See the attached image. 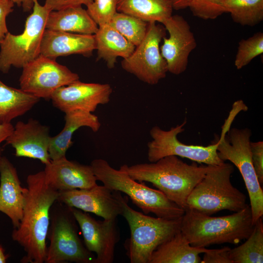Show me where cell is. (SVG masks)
<instances>
[{
	"instance_id": "obj_36",
	"label": "cell",
	"mask_w": 263,
	"mask_h": 263,
	"mask_svg": "<svg viewBox=\"0 0 263 263\" xmlns=\"http://www.w3.org/2000/svg\"><path fill=\"white\" fill-rule=\"evenodd\" d=\"M93 0H45L44 6L50 11L71 6H87Z\"/></svg>"
},
{
	"instance_id": "obj_13",
	"label": "cell",
	"mask_w": 263,
	"mask_h": 263,
	"mask_svg": "<svg viewBox=\"0 0 263 263\" xmlns=\"http://www.w3.org/2000/svg\"><path fill=\"white\" fill-rule=\"evenodd\" d=\"M72 210L85 246L96 254L95 263H113L115 248L120 239L117 218L96 220L80 209L72 207Z\"/></svg>"
},
{
	"instance_id": "obj_6",
	"label": "cell",
	"mask_w": 263,
	"mask_h": 263,
	"mask_svg": "<svg viewBox=\"0 0 263 263\" xmlns=\"http://www.w3.org/2000/svg\"><path fill=\"white\" fill-rule=\"evenodd\" d=\"M122 199L123 216L130 229L124 246L131 263H149L153 252L162 244L180 231L182 218L167 219L153 217L130 207Z\"/></svg>"
},
{
	"instance_id": "obj_8",
	"label": "cell",
	"mask_w": 263,
	"mask_h": 263,
	"mask_svg": "<svg viewBox=\"0 0 263 263\" xmlns=\"http://www.w3.org/2000/svg\"><path fill=\"white\" fill-rule=\"evenodd\" d=\"M56 202L50 209L47 234L50 244L44 262L95 263V256L86 248L79 236L78 224L72 207Z\"/></svg>"
},
{
	"instance_id": "obj_33",
	"label": "cell",
	"mask_w": 263,
	"mask_h": 263,
	"mask_svg": "<svg viewBox=\"0 0 263 263\" xmlns=\"http://www.w3.org/2000/svg\"><path fill=\"white\" fill-rule=\"evenodd\" d=\"M252 162L260 184L263 183V142H250Z\"/></svg>"
},
{
	"instance_id": "obj_26",
	"label": "cell",
	"mask_w": 263,
	"mask_h": 263,
	"mask_svg": "<svg viewBox=\"0 0 263 263\" xmlns=\"http://www.w3.org/2000/svg\"><path fill=\"white\" fill-rule=\"evenodd\" d=\"M169 0H117V11L140 19L147 22L162 23L172 15Z\"/></svg>"
},
{
	"instance_id": "obj_1",
	"label": "cell",
	"mask_w": 263,
	"mask_h": 263,
	"mask_svg": "<svg viewBox=\"0 0 263 263\" xmlns=\"http://www.w3.org/2000/svg\"><path fill=\"white\" fill-rule=\"evenodd\" d=\"M22 219L12 237L26 253L22 263L45 262L46 238L50 223V209L57 200L59 191L46 181L44 171L29 174Z\"/></svg>"
},
{
	"instance_id": "obj_21",
	"label": "cell",
	"mask_w": 263,
	"mask_h": 263,
	"mask_svg": "<svg viewBox=\"0 0 263 263\" xmlns=\"http://www.w3.org/2000/svg\"><path fill=\"white\" fill-rule=\"evenodd\" d=\"M64 113L63 129L57 135L51 137L48 150L51 160L66 156V151L73 143V134L78 129L86 127L96 132L101 127L98 117L92 113L77 110Z\"/></svg>"
},
{
	"instance_id": "obj_16",
	"label": "cell",
	"mask_w": 263,
	"mask_h": 263,
	"mask_svg": "<svg viewBox=\"0 0 263 263\" xmlns=\"http://www.w3.org/2000/svg\"><path fill=\"white\" fill-rule=\"evenodd\" d=\"M112 92L109 84L85 83L78 80L56 90L51 100L55 107L64 113L77 110L92 113L98 105L109 102Z\"/></svg>"
},
{
	"instance_id": "obj_22",
	"label": "cell",
	"mask_w": 263,
	"mask_h": 263,
	"mask_svg": "<svg viewBox=\"0 0 263 263\" xmlns=\"http://www.w3.org/2000/svg\"><path fill=\"white\" fill-rule=\"evenodd\" d=\"M98 26L82 6H71L49 13L46 29L81 34L94 35Z\"/></svg>"
},
{
	"instance_id": "obj_27",
	"label": "cell",
	"mask_w": 263,
	"mask_h": 263,
	"mask_svg": "<svg viewBox=\"0 0 263 263\" xmlns=\"http://www.w3.org/2000/svg\"><path fill=\"white\" fill-rule=\"evenodd\" d=\"M241 245L229 251L232 263H263V223L262 217L254 224L252 232Z\"/></svg>"
},
{
	"instance_id": "obj_23",
	"label": "cell",
	"mask_w": 263,
	"mask_h": 263,
	"mask_svg": "<svg viewBox=\"0 0 263 263\" xmlns=\"http://www.w3.org/2000/svg\"><path fill=\"white\" fill-rule=\"evenodd\" d=\"M94 36L97 59L105 61L109 69L114 67L118 57H129L135 48L110 23L98 26Z\"/></svg>"
},
{
	"instance_id": "obj_28",
	"label": "cell",
	"mask_w": 263,
	"mask_h": 263,
	"mask_svg": "<svg viewBox=\"0 0 263 263\" xmlns=\"http://www.w3.org/2000/svg\"><path fill=\"white\" fill-rule=\"evenodd\" d=\"M222 6L241 25L254 26L263 20V0H224Z\"/></svg>"
},
{
	"instance_id": "obj_5",
	"label": "cell",
	"mask_w": 263,
	"mask_h": 263,
	"mask_svg": "<svg viewBox=\"0 0 263 263\" xmlns=\"http://www.w3.org/2000/svg\"><path fill=\"white\" fill-rule=\"evenodd\" d=\"M234 170L228 163L208 165L205 175L188 197L187 209L212 215L224 210L235 212L245 208L248 205L245 195L231 182Z\"/></svg>"
},
{
	"instance_id": "obj_25",
	"label": "cell",
	"mask_w": 263,
	"mask_h": 263,
	"mask_svg": "<svg viewBox=\"0 0 263 263\" xmlns=\"http://www.w3.org/2000/svg\"><path fill=\"white\" fill-rule=\"evenodd\" d=\"M40 98L20 89L7 86L0 80V125L11 121L30 111Z\"/></svg>"
},
{
	"instance_id": "obj_11",
	"label": "cell",
	"mask_w": 263,
	"mask_h": 263,
	"mask_svg": "<svg viewBox=\"0 0 263 263\" xmlns=\"http://www.w3.org/2000/svg\"><path fill=\"white\" fill-rule=\"evenodd\" d=\"M165 33V28L156 22H148L143 39L129 57L123 59V70L150 85L157 84L164 78L168 71L160 43Z\"/></svg>"
},
{
	"instance_id": "obj_10",
	"label": "cell",
	"mask_w": 263,
	"mask_h": 263,
	"mask_svg": "<svg viewBox=\"0 0 263 263\" xmlns=\"http://www.w3.org/2000/svg\"><path fill=\"white\" fill-rule=\"evenodd\" d=\"M186 123L185 120L167 131L157 126L151 128L150 134L152 140L147 144L149 161L154 162L164 157L175 155L207 165H219L225 162L218 156L216 142L203 146L187 145L178 139L177 135L184 131Z\"/></svg>"
},
{
	"instance_id": "obj_40",
	"label": "cell",
	"mask_w": 263,
	"mask_h": 263,
	"mask_svg": "<svg viewBox=\"0 0 263 263\" xmlns=\"http://www.w3.org/2000/svg\"><path fill=\"white\" fill-rule=\"evenodd\" d=\"M6 262V257L5 255L3 250L0 246V263H5Z\"/></svg>"
},
{
	"instance_id": "obj_19",
	"label": "cell",
	"mask_w": 263,
	"mask_h": 263,
	"mask_svg": "<svg viewBox=\"0 0 263 263\" xmlns=\"http://www.w3.org/2000/svg\"><path fill=\"white\" fill-rule=\"evenodd\" d=\"M95 50L94 35L81 34L45 29L40 55L55 59L77 54L89 57Z\"/></svg>"
},
{
	"instance_id": "obj_15",
	"label": "cell",
	"mask_w": 263,
	"mask_h": 263,
	"mask_svg": "<svg viewBox=\"0 0 263 263\" xmlns=\"http://www.w3.org/2000/svg\"><path fill=\"white\" fill-rule=\"evenodd\" d=\"M162 24L169 36L163 38L161 53L168 72L179 75L187 68L189 56L197 46L195 38L188 22L181 16L172 15Z\"/></svg>"
},
{
	"instance_id": "obj_31",
	"label": "cell",
	"mask_w": 263,
	"mask_h": 263,
	"mask_svg": "<svg viewBox=\"0 0 263 263\" xmlns=\"http://www.w3.org/2000/svg\"><path fill=\"white\" fill-rule=\"evenodd\" d=\"M87 6V11L100 26L110 23L117 12V0H93Z\"/></svg>"
},
{
	"instance_id": "obj_39",
	"label": "cell",
	"mask_w": 263,
	"mask_h": 263,
	"mask_svg": "<svg viewBox=\"0 0 263 263\" xmlns=\"http://www.w3.org/2000/svg\"><path fill=\"white\" fill-rule=\"evenodd\" d=\"M173 9L182 10L188 7V0H169Z\"/></svg>"
},
{
	"instance_id": "obj_34",
	"label": "cell",
	"mask_w": 263,
	"mask_h": 263,
	"mask_svg": "<svg viewBox=\"0 0 263 263\" xmlns=\"http://www.w3.org/2000/svg\"><path fill=\"white\" fill-rule=\"evenodd\" d=\"M230 249L228 246L219 249H208L204 253L201 263H232L229 257Z\"/></svg>"
},
{
	"instance_id": "obj_35",
	"label": "cell",
	"mask_w": 263,
	"mask_h": 263,
	"mask_svg": "<svg viewBox=\"0 0 263 263\" xmlns=\"http://www.w3.org/2000/svg\"><path fill=\"white\" fill-rule=\"evenodd\" d=\"M14 3L9 0H0V45L9 32L6 18L13 11Z\"/></svg>"
},
{
	"instance_id": "obj_12",
	"label": "cell",
	"mask_w": 263,
	"mask_h": 263,
	"mask_svg": "<svg viewBox=\"0 0 263 263\" xmlns=\"http://www.w3.org/2000/svg\"><path fill=\"white\" fill-rule=\"evenodd\" d=\"M78 80L79 75L66 66L39 55L22 67L19 81L25 92L49 100L56 90Z\"/></svg>"
},
{
	"instance_id": "obj_38",
	"label": "cell",
	"mask_w": 263,
	"mask_h": 263,
	"mask_svg": "<svg viewBox=\"0 0 263 263\" xmlns=\"http://www.w3.org/2000/svg\"><path fill=\"white\" fill-rule=\"evenodd\" d=\"M19 6H21L24 11L28 12L32 10L34 0H9Z\"/></svg>"
},
{
	"instance_id": "obj_20",
	"label": "cell",
	"mask_w": 263,
	"mask_h": 263,
	"mask_svg": "<svg viewBox=\"0 0 263 263\" xmlns=\"http://www.w3.org/2000/svg\"><path fill=\"white\" fill-rule=\"evenodd\" d=\"M0 211L11 220L15 228L23 214L26 188L21 186L16 168L5 156L0 158Z\"/></svg>"
},
{
	"instance_id": "obj_14",
	"label": "cell",
	"mask_w": 263,
	"mask_h": 263,
	"mask_svg": "<svg viewBox=\"0 0 263 263\" xmlns=\"http://www.w3.org/2000/svg\"><path fill=\"white\" fill-rule=\"evenodd\" d=\"M123 197L120 192L97 184L89 188L59 191L56 201L104 219H113L122 214Z\"/></svg>"
},
{
	"instance_id": "obj_4",
	"label": "cell",
	"mask_w": 263,
	"mask_h": 263,
	"mask_svg": "<svg viewBox=\"0 0 263 263\" xmlns=\"http://www.w3.org/2000/svg\"><path fill=\"white\" fill-rule=\"evenodd\" d=\"M90 165L97 181L113 191L125 193L144 214L152 213L167 219L180 218L184 214L185 210L162 192L132 178L127 171V165L115 169L106 160L100 158L93 160Z\"/></svg>"
},
{
	"instance_id": "obj_29",
	"label": "cell",
	"mask_w": 263,
	"mask_h": 263,
	"mask_svg": "<svg viewBox=\"0 0 263 263\" xmlns=\"http://www.w3.org/2000/svg\"><path fill=\"white\" fill-rule=\"evenodd\" d=\"M110 24L136 47L144 38L148 22L117 11Z\"/></svg>"
},
{
	"instance_id": "obj_9",
	"label": "cell",
	"mask_w": 263,
	"mask_h": 263,
	"mask_svg": "<svg viewBox=\"0 0 263 263\" xmlns=\"http://www.w3.org/2000/svg\"><path fill=\"white\" fill-rule=\"evenodd\" d=\"M32 13L27 18L23 32H8L0 45V71L7 73L12 66L22 67L40 55V45L50 11L34 0Z\"/></svg>"
},
{
	"instance_id": "obj_30",
	"label": "cell",
	"mask_w": 263,
	"mask_h": 263,
	"mask_svg": "<svg viewBox=\"0 0 263 263\" xmlns=\"http://www.w3.org/2000/svg\"><path fill=\"white\" fill-rule=\"evenodd\" d=\"M263 53V33L259 32L239 41L234 65L238 70L241 69Z\"/></svg>"
},
{
	"instance_id": "obj_17",
	"label": "cell",
	"mask_w": 263,
	"mask_h": 263,
	"mask_svg": "<svg viewBox=\"0 0 263 263\" xmlns=\"http://www.w3.org/2000/svg\"><path fill=\"white\" fill-rule=\"evenodd\" d=\"M51 137L48 126L30 118L26 123L18 121L5 141L15 149L16 156L38 159L46 165L51 161L48 151Z\"/></svg>"
},
{
	"instance_id": "obj_7",
	"label": "cell",
	"mask_w": 263,
	"mask_h": 263,
	"mask_svg": "<svg viewBox=\"0 0 263 263\" xmlns=\"http://www.w3.org/2000/svg\"><path fill=\"white\" fill-rule=\"evenodd\" d=\"M232 120L227 118L220 137L216 140L219 157L229 161L239 169L250 199L252 221L255 224L263 215V191L256 175L250 150L251 130L247 128L230 129Z\"/></svg>"
},
{
	"instance_id": "obj_24",
	"label": "cell",
	"mask_w": 263,
	"mask_h": 263,
	"mask_svg": "<svg viewBox=\"0 0 263 263\" xmlns=\"http://www.w3.org/2000/svg\"><path fill=\"white\" fill-rule=\"evenodd\" d=\"M207 249L192 246L180 230L155 249L149 263H200Z\"/></svg>"
},
{
	"instance_id": "obj_2",
	"label": "cell",
	"mask_w": 263,
	"mask_h": 263,
	"mask_svg": "<svg viewBox=\"0 0 263 263\" xmlns=\"http://www.w3.org/2000/svg\"><path fill=\"white\" fill-rule=\"evenodd\" d=\"M207 169V165L188 164L175 155L167 156L154 162L127 167L132 178L151 183L185 210L188 197Z\"/></svg>"
},
{
	"instance_id": "obj_37",
	"label": "cell",
	"mask_w": 263,
	"mask_h": 263,
	"mask_svg": "<svg viewBox=\"0 0 263 263\" xmlns=\"http://www.w3.org/2000/svg\"><path fill=\"white\" fill-rule=\"evenodd\" d=\"M14 127L11 123L0 125V145L11 134ZM2 149L0 146V158L1 157Z\"/></svg>"
},
{
	"instance_id": "obj_18",
	"label": "cell",
	"mask_w": 263,
	"mask_h": 263,
	"mask_svg": "<svg viewBox=\"0 0 263 263\" xmlns=\"http://www.w3.org/2000/svg\"><path fill=\"white\" fill-rule=\"evenodd\" d=\"M45 165L46 182L58 191L89 188L97 185L91 165L69 160L66 156Z\"/></svg>"
},
{
	"instance_id": "obj_3",
	"label": "cell",
	"mask_w": 263,
	"mask_h": 263,
	"mask_svg": "<svg viewBox=\"0 0 263 263\" xmlns=\"http://www.w3.org/2000/svg\"><path fill=\"white\" fill-rule=\"evenodd\" d=\"M254 226L248 205L241 210L220 217L187 208L182 218L180 230L192 246L206 248L216 244H238L249 237Z\"/></svg>"
},
{
	"instance_id": "obj_32",
	"label": "cell",
	"mask_w": 263,
	"mask_h": 263,
	"mask_svg": "<svg viewBox=\"0 0 263 263\" xmlns=\"http://www.w3.org/2000/svg\"><path fill=\"white\" fill-rule=\"evenodd\" d=\"M224 0H188V7L193 16L205 20L214 19L225 13Z\"/></svg>"
}]
</instances>
